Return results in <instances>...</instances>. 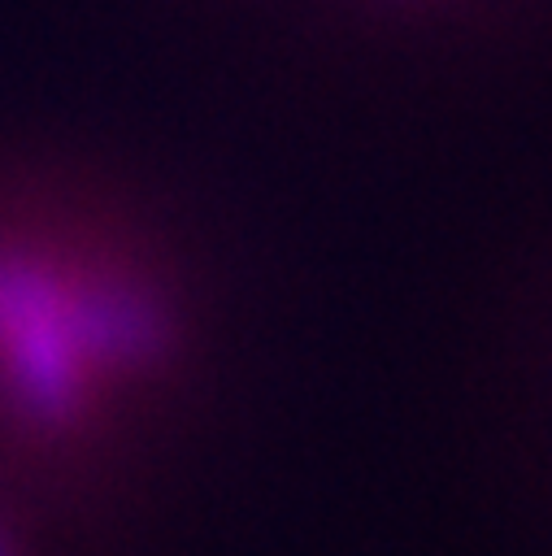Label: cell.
I'll return each instance as SVG.
<instances>
[{
  "instance_id": "6da1fadb",
  "label": "cell",
  "mask_w": 552,
  "mask_h": 556,
  "mask_svg": "<svg viewBox=\"0 0 552 556\" xmlns=\"http://www.w3.org/2000/svg\"><path fill=\"white\" fill-rule=\"evenodd\" d=\"M174 348L156 282L0 156V473L57 500L113 404Z\"/></svg>"
},
{
  "instance_id": "7a4b0ae2",
  "label": "cell",
  "mask_w": 552,
  "mask_h": 556,
  "mask_svg": "<svg viewBox=\"0 0 552 556\" xmlns=\"http://www.w3.org/2000/svg\"><path fill=\"white\" fill-rule=\"evenodd\" d=\"M52 495L0 473V556H48Z\"/></svg>"
}]
</instances>
